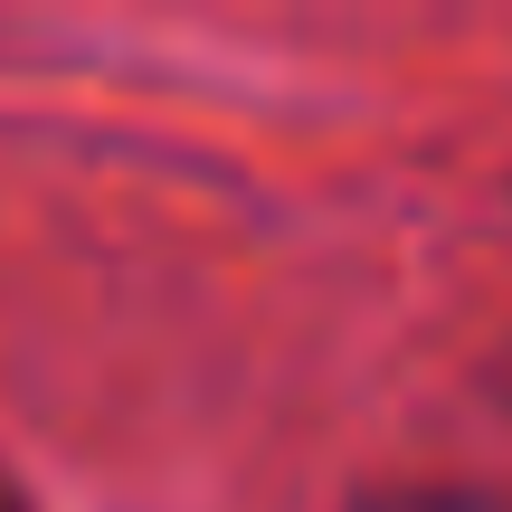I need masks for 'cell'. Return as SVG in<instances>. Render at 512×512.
Here are the masks:
<instances>
[{"label":"cell","mask_w":512,"mask_h":512,"mask_svg":"<svg viewBox=\"0 0 512 512\" xmlns=\"http://www.w3.org/2000/svg\"><path fill=\"white\" fill-rule=\"evenodd\" d=\"M361 512H512L494 494H446V484H418V494H380V503H361Z\"/></svg>","instance_id":"6da1fadb"},{"label":"cell","mask_w":512,"mask_h":512,"mask_svg":"<svg viewBox=\"0 0 512 512\" xmlns=\"http://www.w3.org/2000/svg\"><path fill=\"white\" fill-rule=\"evenodd\" d=\"M0 512H19V503H10V494H0Z\"/></svg>","instance_id":"7a4b0ae2"}]
</instances>
